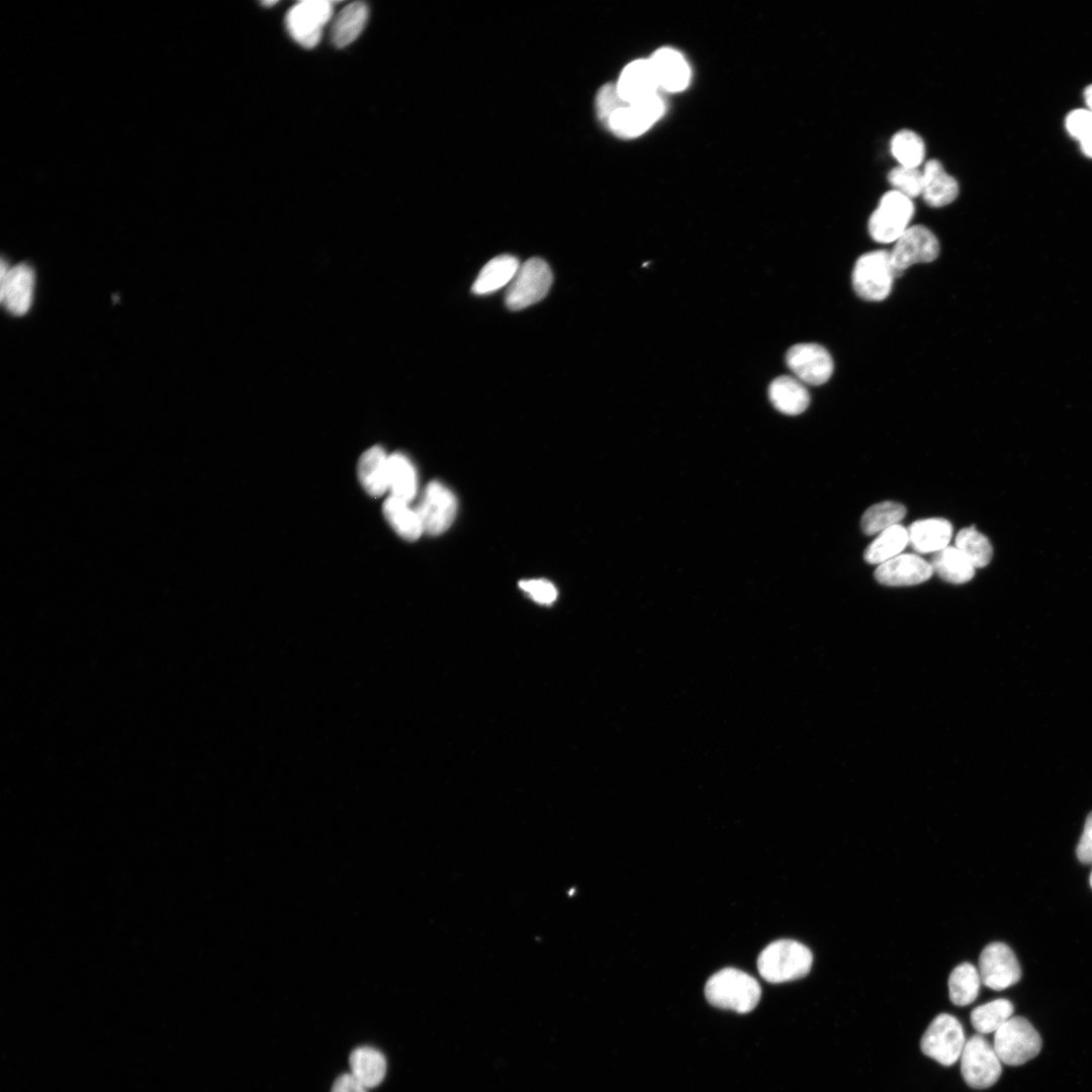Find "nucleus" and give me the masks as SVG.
Wrapping results in <instances>:
<instances>
[{
    "label": "nucleus",
    "mask_w": 1092,
    "mask_h": 1092,
    "mask_svg": "<svg viewBox=\"0 0 1092 1092\" xmlns=\"http://www.w3.org/2000/svg\"><path fill=\"white\" fill-rule=\"evenodd\" d=\"M786 363L796 378L810 385H821L832 375L833 360L829 352L815 343H802L791 347Z\"/></svg>",
    "instance_id": "14"
},
{
    "label": "nucleus",
    "mask_w": 1092,
    "mask_h": 1092,
    "mask_svg": "<svg viewBox=\"0 0 1092 1092\" xmlns=\"http://www.w3.org/2000/svg\"><path fill=\"white\" fill-rule=\"evenodd\" d=\"M1089 883H1090V886L1092 888V871H1091V874H1090Z\"/></svg>",
    "instance_id": "43"
},
{
    "label": "nucleus",
    "mask_w": 1092,
    "mask_h": 1092,
    "mask_svg": "<svg viewBox=\"0 0 1092 1092\" xmlns=\"http://www.w3.org/2000/svg\"><path fill=\"white\" fill-rule=\"evenodd\" d=\"M768 397L779 412L789 416L803 413L810 403V394L804 383L788 375L779 376L771 381Z\"/></svg>",
    "instance_id": "22"
},
{
    "label": "nucleus",
    "mask_w": 1092,
    "mask_h": 1092,
    "mask_svg": "<svg viewBox=\"0 0 1092 1092\" xmlns=\"http://www.w3.org/2000/svg\"><path fill=\"white\" fill-rule=\"evenodd\" d=\"M424 532L439 535L453 523L457 512L454 493L439 481L430 482L417 507Z\"/></svg>",
    "instance_id": "12"
},
{
    "label": "nucleus",
    "mask_w": 1092,
    "mask_h": 1092,
    "mask_svg": "<svg viewBox=\"0 0 1092 1092\" xmlns=\"http://www.w3.org/2000/svg\"><path fill=\"white\" fill-rule=\"evenodd\" d=\"M811 950L799 941L779 939L769 943L758 956L759 975L774 984L805 977L811 969Z\"/></svg>",
    "instance_id": "2"
},
{
    "label": "nucleus",
    "mask_w": 1092,
    "mask_h": 1092,
    "mask_svg": "<svg viewBox=\"0 0 1092 1092\" xmlns=\"http://www.w3.org/2000/svg\"><path fill=\"white\" fill-rule=\"evenodd\" d=\"M932 573L929 562L916 554L904 553L880 564L875 577L888 586H910L926 581Z\"/></svg>",
    "instance_id": "16"
},
{
    "label": "nucleus",
    "mask_w": 1092,
    "mask_h": 1092,
    "mask_svg": "<svg viewBox=\"0 0 1092 1092\" xmlns=\"http://www.w3.org/2000/svg\"><path fill=\"white\" fill-rule=\"evenodd\" d=\"M993 1048L1001 1063L1019 1066L1038 1055L1041 1038L1026 1018L1011 1016L994 1032Z\"/></svg>",
    "instance_id": "3"
},
{
    "label": "nucleus",
    "mask_w": 1092,
    "mask_h": 1092,
    "mask_svg": "<svg viewBox=\"0 0 1092 1092\" xmlns=\"http://www.w3.org/2000/svg\"><path fill=\"white\" fill-rule=\"evenodd\" d=\"M351 1075L365 1088L378 1086L386 1074V1060L381 1052L371 1046L355 1049L349 1058Z\"/></svg>",
    "instance_id": "24"
},
{
    "label": "nucleus",
    "mask_w": 1092,
    "mask_h": 1092,
    "mask_svg": "<svg viewBox=\"0 0 1092 1092\" xmlns=\"http://www.w3.org/2000/svg\"><path fill=\"white\" fill-rule=\"evenodd\" d=\"M906 515V508L895 502H882L870 507L862 515L860 526L867 535H874L898 525Z\"/></svg>",
    "instance_id": "32"
},
{
    "label": "nucleus",
    "mask_w": 1092,
    "mask_h": 1092,
    "mask_svg": "<svg viewBox=\"0 0 1092 1092\" xmlns=\"http://www.w3.org/2000/svg\"><path fill=\"white\" fill-rule=\"evenodd\" d=\"M275 3H276V1H264L263 2V4L266 5V6L274 5Z\"/></svg>",
    "instance_id": "42"
},
{
    "label": "nucleus",
    "mask_w": 1092,
    "mask_h": 1092,
    "mask_svg": "<svg viewBox=\"0 0 1092 1092\" xmlns=\"http://www.w3.org/2000/svg\"><path fill=\"white\" fill-rule=\"evenodd\" d=\"M663 100L656 94L646 100L617 109L606 125L620 138H636L648 130L663 114Z\"/></svg>",
    "instance_id": "15"
},
{
    "label": "nucleus",
    "mask_w": 1092,
    "mask_h": 1092,
    "mask_svg": "<svg viewBox=\"0 0 1092 1092\" xmlns=\"http://www.w3.org/2000/svg\"><path fill=\"white\" fill-rule=\"evenodd\" d=\"M758 982L747 973L726 968L715 973L705 985L708 1002L718 1008L747 1013L760 999Z\"/></svg>",
    "instance_id": "1"
},
{
    "label": "nucleus",
    "mask_w": 1092,
    "mask_h": 1092,
    "mask_svg": "<svg viewBox=\"0 0 1092 1092\" xmlns=\"http://www.w3.org/2000/svg\"><path fill=\"white\" fill-rule=\"evenodd\" d=\"M896 278L890 252L871 251L855 262L851 274L855 293L864 300L881 301L890 294Z\"/></svg>",
    "instance_id": "4"
},
{
    "label": "nucleus",
    "mask_w": 1092,
    "mask_h": 1092,
    "mask_svg": "<svg viewBox=\"0 0 1092 1092\" xmlns=\"http://www.w3.org/2000/svg\"><path fill=\"white\" fill-rule=\"evenodd\" d=\"M1013 1005L1007 999H996L982 1004L971 1012V1023L980 1034L995 1032L1013 1014Z\"/></svg>",
    "instance_id": "31"
},
{
    "label": "nucleus",
    "mask_w": 1092,
    "mask_h": 1092,
    "mask_svg": "<svg viewBox=\"0 0 1092 1092\" xmlns=\"http://www.w3.org/2000/svg\"><path fill=\"white\" fill-rule=\"evenodd\" d=\"M888 180L895 190L910 197L921 195L923 186L922 171L918 168L897 166L888 175Z\"/></svg>",
    "instance_id": "36"
},
{
    "label": "nucleus",
    "mask_w": 1092,
    "mask_h": 1092,
    "mask_svg": "<svg viewBox=\"0 0 1092 1092\" xmlns=\"http://www.w3.org/2000/svg\"><path fill=\"white\" fill-rule=\"evenodd\" d=\"M979 974L986 987L1001 991L1020 980L1021 969L1014 952L1007 944L992 942L980 954Z\"/></svg>",
    "instance_id": "11"
},
{
    "label": "nucleus",
    "mask_w": 1092,
    "mask_h": 1092,
    "mask_svg": "<svg viewBox=\"0 0 1092 1092\" xmlns=\"http://www.w3.org/2000/svg\"><path fill=\"white\" fill-rule=\"evenodd\" d=\"M519 260L512 255H499L489 260L480 270L471 290L476 295L492 293L509 286L519 267Z\"/></svg>",
    "instance_id": "23"
},
{
    "label": "nucleus",
    "mask_w": 1092,
    "mask_h": 1092,
    "mask_svg": "<svg viewBox=\"0 0 1092 1092\" xmlns=\"http://www.w3.org/2000/svg\"><path fill=\"white\" fill-rule=\"evenodd\" d=\"M1069 133L1080 142L1083 153L1092 158V112L1089 109H1076L1066 118Z\"/></svg>",
    "instance_id": "35"
},
{
    "label": "nucleus",
    "mask_w": 1092,
    "mask_h": 1092,
    "mask_svg": "<svg viewBox=\"0 0 1092 1092\" xmlns=\"http://www.w3.org/2000/svg\"><path fill=\"white\" fill-rule=\"evenodd\" d=\"M366 1089L351 1074H343L336 1079L331 1092H367Z\"/></svg>",
    "instance_id": "40"
},
{
    "label": "nucleus",
    "mask_w": 1092,
    "mask_h": 1092,
    "mask_svg": "<svg viewBox=\"0 0 1092 1092\" xmlns=\"http://www.w3.org/2000/svg\"><path fill=\"white\" fill-rule=\"evenodd\" d=\"M1076 853L1082 863H1092V812L1085 821L1083 833L1079 839Z\"/></svg>",
    "instance_id": "39"
},
{
    "label": "nucleus",
    "mask_w": 1092,
    "mask_h": 1092,
    "mask_svg": "<svg viewBox=\"0 0 1092 1092\" xmlns=\"http://www.w3.org/2000/svg\"><path fill=\"white\" fill-rule=\"evenodd\" d=\"M627 103L620 97L616 85L603 86L597 95L596 107L601 121L607 123L609 117Z\"/></svg>",
    "instance_id": "37"
},
{
    "label": "nucleus",
    "mask_w": 1092,
    "mask_h": 1092,
    "mask_svg": "<svg viewBox=\"0 0 1092 1092\" xmlns=\"http://www.w3.org/2000/svg\"><path fill=\"white\" fill-rule=\"evenodd\" d=\"M649 61L659 87L669 92H678L689 85L690 67L677 51L669 48L659 49Z\"/></svg>",
    "instance_id": "18"
},
{
    "label": "nucleus",
    "mask_w": 1092,
    "mask_h": 1092,
    "mask_svg": "<svg viewBox=\"0 0 1092 1092\" xmlns=\"http://www.w3.org/2000/svg\"><path fill=\"white\" fill-rule=\"evenodd\" d=\"M965 1043L964 1028L958 1018L940 1013L924 1031L920 1048L927 1057L949 1067L961 1058Z\"/></svg>",
    "instance_id": "7"
},
{
    "label": "nucleus",
    "mask_w": 1092,
    "mask_h": 1092,
    "mask_svg": "<svg viewBox=\"0 0 1092 1092\" xmlns=\"http://www.w3.org/2000/svg\"><path fill=\"white\" fill-rule=\"evenodd\" d=\"M923 186L921 195L932 207H942L952 202L959 194L957 180L947 174L941 163L929 160L922 170Z\"/></svg>",
    "instance_id": "20"
},
{
    "label": "nucleus",
    "mask_w": 1092,
    "mask_h": 1092,
    "mask_svg": "<svg viewBox=\"0 0 1092 1092\" xmlns=\"http://www.w3.org/2000/svg\"><path fill=\"white\" fill-rule=\"evenodd\" d=\"M930 565L933 572L950 583H965L975 574L973 564L956 546H947L935 552Z\"/></svg>",
    "instance_id": "27"
},
{
    "label": "nucleus",
    "mask_w": 1092,
    "mask_h": 1092,
    "mask_svg": "<svg viewBox=\"0 0 1092 1092\" xmlns=\"http://www.w3.org/2000/svg\"><path fill=\"white\" fill-rule=\"evenodd\" d=\"M960 1059L963 1078L974 1089L989 1088L1001 1076V1061L983 1034H975L966 1041Z\"/></svg>",
    "instance_id": "8"
},
{
    "label": "nucleus",
    "mask_w": 1092,
    "mask_h": 1092,
    "mask_svg": "<svg viewBox=\"0 0 1092 1092\" xmlns=\"http://www.w3.org/2000/svg\"><path fill=\"white\" fill-rule=\"evenodd\" d=\"M938 254V240L929 229L920 224L909 226L890 251L896 278L911 265L929 263L935 260Z\"/></svg>",
    "instance_id": "9"
},
{
    "label": "nucleus",
    "mask_w": 1092,
    "mask_h": 1092,
    "mask_svg": "<svg viewBox=\"0 0 1092 1092\" xmlns=\"http://www.w3.org/2000/svg\"><path fill=\"white\" fill-rule=\"evenodd\" d=\"M388 490L390 495L406 503L416 496L418 476L414 464L401 453L388 456Z\"/></svg>",
    "instance_id": "26"
},
{
    "label": "nucleus",
    "mask_w": 1092,
    "mask_h": 1092,
    "mask_svg": "<svg viewBox=\"0 0 1092 1092\" xmlns=\"http://www.w3.org/2000/svg\"><path fill=\"white\" fill-rule=\"evenodd\" d=\"M552 281L549 265L541 258H530L520 265L507 287V307L520 310L540 301L547 295Z\"/></svg>",
    "instance_id": "6"
},
{
    "label": "nucleus",
    "mask_w": 1092,
    "mask_h": 1092,
    "mask_svg": "<svg viewBox=\"0 0 1092 1092\" xmlns=\"http://www.w3.org/2000/svg\"><path fill=\"white\" fill-rule=\"evenodd\" d=\"M333 6L326 0L301 1L290 8L286 26L295 41L313 48L321 39L323 26L330 20Z\"/></svg>",
    "instance_id": "10"
},
{
    "label": "nucleus",
    "mask_w": 1092,
    "mask_h": 1092,
    "mask_svg": "<svg viewBox=\"0 0 1092 1092\" xmlns=\"http://www.w3.org/2000/svg\"><path fill=\"white\" fill-rule=\"evenodd\" d=\"M520 587L539 604L549 605L557 598L556 587L545 579L522 580Z\"/></svg>",
    "instance_id": "38"
},
{
    "label": "nucleus",
    "mask_w": 1092,
    "mask_h": 1092,
    "mask_svg": "<svg viewBox=\"0 0 1092 1092\" xmlns=\"http://www.w3.org/2000/svg\"><path fill=\"white\" fill-rule=\"evenodd\" d=\"M34 287V271L26 263L13 267L1 259L0 299L13 315L25 314L31 306Z\"/></svg>",
    "instance_id": "13"
},
{
    "label": "nucleus",
    "mask_w": 1092,
    "mask_h": 1092,
    "mask_svg": "<svg viewBox=\"0 0 1092 1092\" xmlns=\"http://www.w3.org/2000/svg\"><path fill=\"white\" fill-rule=\"evenodd\" d=\"M908 544V531L901 525L892 526L882 531L867 547L864 560L870 564H882L896 556Z\"/></svg>",
    "instance_id": "29"
},
{
    "label": "nucleus",
    "mask_w": 1092,
    "mask_h": 1092,
    "mask_svg": "<svg viewBox=\"0 0 1092 1092\" xmlns=\"http://www.w3.org/2000/svg\"><path fill=\"white\" fill-rule=\"evenodd\" d=\"M620 97L633 104L657 94L659 88L651 63L648 60H636L622 71L616 84Z\"/></svg>",
    "instance_id": "17"
},
{
    "label": "nucleus",
    "mask_w": 1092,
    "mask_h": 1092,
    "mask_svg": "<svg viewBox=\"0 0 1092 1092\" xmlns=\"http://www.w3.org/2000/svg\"><path fill=\"white\" fill-rule=\"evenodd\" d=\"M981 977L979 971L970 963L956 967L948 978L950 1001L958 1006L973 1003L980 992Z\"/></svg>",
    "instance_id": "30"
},
{
    "label": "nucleus",
    "mask_w": 1092,
    "mask_h": 1092,
    "mask_svg": "<svg viewBox=\"0 0 1092 1092\" xmlns=\"http://www.w3.org/2000/svg\"><path fill=\"white\" fill-rule=\"evenodd\" d=\"M908 531V544L918 553L937 552L948 546L952 535L951 524L941 518L918 520Z\"/></svg>",
    "instance_id": "19"
},
{
    "label": "nucleus",
    "mask_w": 1092,
    "mask_h": 1092,
    "mask_svg": "<svg viewBox=\"0 0 1092 1092\" xmlns=\"http://www.w3.org/2000/svg\"><path fill=\"white\" fill-rule=\"evenodd\" d=\"M914 214L912 199L893 189L886 192L869 218V233L879 243H895L909 228Z\"/></svg>",
    "instance_id": "5"
},
{
    "label": "nucleus",
    "mask_w": 1092,
    "mask_h": 1092,
    "mask_svg": "<svg viewBox=\"0 0 1092 1092\" xmlns=\"http://www.w3.org/2000/svg\"><path fill=\"white\" fill-rule=\"evenodd\" d=\"M956 547L975 568L986 566L993 556V548L988 538L977 531L974 526L959 531L956 536Z\"/></svg>",
    "instance_id": "33"
},
{
    "label": "nucleus",
    "mask_w": 1092,
    "mask_h": 1092,
    "mask_svg": "<svg viewBox=\"0 0 1092 1092\" xmlns=\"http://www.w3.org/2000/svg\"><path fill=\"white\" fill-rule=\"evenodd\" d=\"M358 479L371 496L378 497L388 490V456L380 446L362 453L357 465Z\"/></svg>",
    "instance_id": "21"
},
{
    "label": "nucleus",
    "mask_w": 1092,
    "mask_h": 1092,
    "mask_svg": "<svg viewBox=\"0 0 1092 1092\" xmlns=\"http://www.w3.org/2000/svg\"><path fill=\"white\" fill-rule=\"evenodd\" d=\"M402 499L390 495L382 506L385 520L401 538L414 541L423 533V525L416 509Z\"/></svg>",
    "instance_id": "25"
},
{
    "label": "nucleus",
    "mask_w": 1092,
    "mask_h": 1092,
    "mask_svg": "<svg viewBox=\"0 0 1092 1092\" xmlns=\"http://www.w3.org/2000/svg\"><path fill=\"white\" fill-rule=\"evenodd\" d=\"M890 150L899 165L909 168H918L925 156L923 140L910 129L896 132L891 139Z\"/></svg>",
    "instance_id": "34"
},
{
    "label": "nucleus",
    "mask_w": 1092,
    "mask_h": 1092,
    "mask_svg": "<svg viewBox=\"0 0 1092 1092\" xmlns=\"http://www.w3.org/2000/svg\"><path fill=\"white\" fill-rule=\"evenodd\" d=\"M367 18L368 8L362 2H352L344 7L333 23V43L338 48L350 44L362 32Z\"/></svg>",
    "instance_id": "28"
},
{
    "label": "nucleus",
    "mask_w": 1092,
    "mask_h": 1092,
    "mask_svg": "<svg viewBox=\"0 0 1092 1092\" xmlns=\"http://www.w3.org/2000/svg\"><path fill=\"white\" fill-rule=\"evenodd\" d=\"M1084 96L1088 109L1092 112V84L1086 88Z\"/></svg>",
    "instance_id": "41"
}]
</instances>
